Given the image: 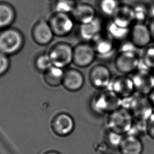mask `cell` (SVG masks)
Listing matches in <instances>:
<instances>
[{
	"instance_id": "obj_1",
	"label": "cell",
	"mask_w": 154,
	"mask_h": 154,
	"mask_svg": "<svg viewBox=\"0 0 154 154\" xmlns=\"http://www.w3.org/2000/svg\"><path fill=\"white\" fill-rule=\"evenodd\" d=\"M122 107L129 111L134 118L143 120H147L154 111L147 96L136 92L131 97L122 99Z\"/></svg>"
},
{
	"instance_id": "obj_2",
	"label": "cell",
	"mask_w": 154,
	"mask_h": 154,
	"mask_svg": "<svg viewBox=\"0 0 154 154\" xmlns=\"http://www.w3.org/2000/svg\"><path fill=\"white\" fill-rule=\"evenodd\" d=\"M122 99L109 89L100 90L95 95L91 101V107L98 115L109 114L122 107Z\"/></svg>"
},
{
	"instance_id": "obj_3",
	"label": "cell",
	"mask_w": 154,
	"mask_h": 154,
	"mask_svg": "<svg viewBox=\"0 0 154 154\" xmlns=\"http://www.w3.org/2000/svg\"><path fill=\"white\" fill-rule=\"evenodd\" d=\"M134 120L131 113L121 107L108 114L107 125L110 131L126 135L131 129Z\"/></svg>"
},
{
	"instance_id": "obj_4",
	"label": "cell",
	"mask_w": 154,
	"mask_h": 154,
	"mask_svg": "<svg viewBox=\"0 0 154 154\" xmlns=\"http://www.w3.org/2000/svg\"><path fill=\"white\" fill-rule=\"evenodd\" d=\"M52 65L62 69L73 63V48L67 43L60 42L52 47L48 53Z\"/></svg>"
},
{
	"instance_id": "obj_5",
	"label": "cell",
	"mask_w": 154,
	"mask_h": 154,
	"mask_svg": "<svg viewBox=\"0 0 154 154\" xmlns=\"http://www.w3.org/2000/svg\"><path fill=\"white\" fill-rule=\"evenodd\" d=\"M140 63V58L135 50H120L115 62L117 70L125 75L135 72Z\"/></svg>"
},
{
	"instance_id": "obj_6",
	"label": "cell",
	"mask_w": 154,
	"mask_h": 154,
	"mask_svg": "<svg viewBox=\"0 0 154 154\" xmlns=\"http://www.w3.org/2000/svg\"><path fill=\"white\" fill-rule=\"evenodd\" d=\"M54 36L63 37L68 36L74 27V20L69 14L54 13L48 21Z\"/></svg>"
},
{
	"instance_id": "obj_7",
	"label": "cell",
	"mask_w": 154,
	"mask_h": 154,
	"mask_svg": "<svg viewBox=\"0 0 154 154\" xmlns=\"http://www.w3.org/2000/svg\"><path fill=\"white\" fill-rule=\"evenodd\" d=\"M51 127L55 135L65 137L73 133L75 129V120L68 113H58L52 119Z\"/></svg>"
},
{
	"instance_id": "obj_8",
	"label": "cell",
	"mask_w": 154,
	"mask_h": 154,
	"mask_svg": "<svg viewBox=\"0 0 154 154\" xmlns=\"http://www.w3.org/2000/svg\"><path fill=\"white\" fill-rule=\"evenodd\" d=\"M136 92L147 96L154 88V74L148 69H138L131 78Z\"/></svg>"
},
{
	"instance_id": "obj_9",
	"label": "cell",
	"mask_w": 154,
	"mask_h": 154,
	"mask_svg": "<svg viewBox=\"0 0 154 154\" xmlns=\"http://www.w3.org/2000/svg\"><path fill=\"white\" fill-rule=\"evenodd\" d=\"M89 80L93 87L102 90L109 87L112 81V75L110 70L105 66L96 65L90 71Z\"/></svg>"
},
{
	"instance_id": "obj_10",
	"label": "cell",
	"mask_w": 154,
	"mask_h": 154,
	"mask_svg": "<svg viewBox=\"0 0 154 154\" xmlns=\"http://www.w3.org/2000/svg\"><path fill=\"white\" fill-rule=\"evenodd\" d=\"M96 53L93 46L88 43H82L73 48V61L76 66L88 67L93 63Z\"/></svg>"
},
{
	"instance_id": "obj_11",
	"label": "cell",
	"mask_w": 154,
	"mask_h": 154,
	"mask_svg": "<svg viewBox=\"0 0 154 154\" xmlns=\"http://www.w3.org/2000/svg\"><path fill=\"white\" fill-rule=\"evenodd\" d=\"M23 38L19 32L8 30L0 36V51L11 54L19 51L23 46Z\"/></svg>"
},
{
	"instance_id": "obj_12",
	"label": "cell",
	"mask_w": 154,
	"mask_h": 154,
	"mask_svg": "<svg viewBox=\"0 0 154 154\" xmlns=\"http://www.w3.org/2000/svg\"><path fill=\"white\" fill-rule=\"evenodd\" d=\"M108 88L122 99L129 97L135 92L131 78L125 75L112 80Z\"/></svg>"
},
{
	"instance_id": "obj_13",
	"label": "cell",
	"mask_w": 154,
	"mask_h": 154,
	"mask_svg": "<svg viewBox=\"0 0 154 154\" xmlns=\"http://www.w3.org/2000/svg\"><path fill=\"white\" fill-rule=\"evenodd\" d=\"M131 42L136 48H144L152 40L150 30L144 23H136L130 31Z\"/></svg>"
},
{
	"instance_id": "obj_14",
	"label": "cell",
	"mask_w": 154,
	"mask_h": 154,
	"mask_svg": "<svg viewBox=\"0 0 154 154\" xmlns=\"http://www.w3.org/2000/svg\"><path fill=\"white\" fill-rule=\"evenodd\" d=\"M32 38L36 43L46 46L50 43L54 34L48 21L40 20L34 25L32 32Z\"/></svg>"
},
{
	"instance_id": "obj_15",
	"label": "cell",
	"mask_w": 154,
	"mask_h": 154,
	"mask_svg": "<svg viewBox=\"0 0 154 154\" xmlns=\"http://www.w3.org/2000/svg\"><path fill=\"white\" fill-rule=\"evenodd\" d=\"M85 79L81 72L74 68L65 71L62 85L65 89L70 92H77L83 87Z\"/></svg>"
},
{
	"instance_id": "obj_16",
	"label": "cell",
	"mask_w": 154,
	"mask_h": 154,
	"mask_svg": "<svg viewBox=\"0 0 154 154\" xmlns=\"http://www.w3.org/2000/svg\"><path fill=\"white\" fill-rule=\"evenodd\" d=\"M71 14L74 20L80 24L89 23L97 17L95 8L87 3L76 4Z\"/></svg>"
},
{
	"instance_id": "obj_17",
	"label": "cell",
	"mask_w": 154,
	"mask_h": 154,
	"mask_svg": "<svg viewBox=\"0 0 154 154\" xmlns=\"http://www.w3.org/2000/svg\"><path fill=\"white\" fill-rule=\"evenodd\" d=\"M112 18V22L117 25L129 28L135 21L133 8L127 5H120Z\"/></svg>"
},
{
	"instance_id": "obj_18",
	"label": "cell",
	"mask_w": 154,
	"mask_h": 154,
	"mask_svg": "<svg viewBox=\"0 0 154 154\" xmlns=\"http://www.w3.org/2000/svg\"><path fill=\"white\" fill-rule=\"evenodd\" d=\"M79 36L86 41H93L101 34L103 24L100 19L96 17L89 23L80 24Z\"/></svg>"
},
{
	"instance_id": "obj_19",
	"label": "cell",
	"mask_w": 154,
	"mask_h": 154,
	"mask_svg": "<svg viewBox=\"0 0 154 154\" xmlns=\"http://www.w3.org/2000/svg\"><path fill=\"white\" fill-rule=\"evenodd\" d=\"M143 149L140 138L131 135L124 136L119 149L121 154H142Z\"/></svg>"
},
{
	"instance_id": "obj_20",
	"label": "cell",
	"mask_w": 154,
	"mask_h": 154,
	"mask_svg": "<svg viewBox=\"0 0 154 154\" xmlns=\"http://www.w3.org/2000/svg\"><path fill=\"white\" fill-rule=\"evenodd\" d=\"M93 46L96 54L103 57L110 56L115 48L114 40L107 34L98 36L93 41Z\"/></svg>"
},
{
	"instance_id": "obj_21",
	"label": "cell",
	"mask_w": 154,
	"mask_h": 154,
	"mask_svg": "<svg viewBox=\"0 0 154 154\" xmlns=\"http://www.w3.org/2000/svg\"><path fill=\"white\" fill-rule=\"evenodd\" d=\"M65 71L58 67L52 66L44 72V80L47 85L57 87L62 85Z\"/></svg>"
},
{
	"instance_id": "obj_22",
	"label": "cell",
	"mask_w": 154,
	"mask_h": 154,
	"mask_svg": "<svg viewBox=\"0 0 154 154\" xmlns=\"http://www.w3.org/2000/svg\"><path fill=\"white\" fill-rule=\"evenodd\" d=\"M130 31L131 30L129 28L120 27L112 21L108 23L107 27V34L114 40L124 39L127 36H129Z\"/></svg>"
},
{
	"instance_id": "obj_23",
	"label": "cell",
	"mask_w": 154,
	"mask_h": 154,
	"mask_svg": "<svg viewBox=\"0 0 154 154\" xmlns=\"http://www.w3.org/2000/svg\"><path fill=\"white\" fill-rule=\"evenodd\" d=\"M76 4L75 0H56L54 4L55 12L71 14Z\"/></svg>"
},
{
	"instance_id": "obj_24",
	"label": "cell",
	"mask_w": 154,
	"mask_h": 154,
	"mask_svg": "<svg viewBox=\"0 0 154 154\" xmlns=\"http://www.w3.org/2000/svg\"><path fill=\"white\" fill-rule=\"evenodd\" d=\"M120 5L119 0H100L99 8L106 16L112 17Z\"/></svg>"
},
{
	"instance_id": "obj_25",
	"label": "cell",
	"mask_w": 154,
	"mask_h": 154,
	"mask_svg": "<svg viewBox=\"0 0 154 154\" xmlns=\"http://www.w3.org/2000/svg\"><path fill=\"white\" fill-rule=\"evenodd\" d=\"M127 135L135 136L140 138L147 135V120L134 119L131 129Z\"/></svg>"
},
{
	"instance_id": "obj_26",
	"label": "cell",
	"mask_w": 154,
	"mask_h": 154,
	"mask_svg": "<svg viewBox=\"0 0 154 154\" xmlns=\"http://www.w3.org/2000/svg\"><path fill=\"white\" fill-rule=\"evenodd\" d=\"M12 9L6 5H0V27L8 25L14 19Z\"/></svg>"
},
{
	"instance_id": "obj_27",
	"label": "cell",
	"mask_w": 154,
	"mask_h": 154,
	"mask_svg": "<svg viewBox=\"0 0 154 154\" xmlns=\"http://www.w3.org/2000/svg\"><path fill=\"white\" fill-rule=\"evenodd\" d=\"M35 66L38 71L43 73L53 66L48 53L38 56L35 61Z\"/></svg>"
},
{
	"instance_id": "obj_28",
	"label": "cell",
	"mask_w": 154,
	"mask_h": 154,
	"mask_svg": "<svg viewBox=\"0 0 154 154\" xmlns=\"http://www.w3.org/2000/svg\"><path fill=\"white\" fill-rule=\"evenodd\" d=\"M124 136L108 130L106 135V140L110 147L119 149Z\"/></svg>"
},
{
	"instance_id": "obj_29",
	"label": "cell",
	"mask_w": 154,
	"mask_h": 154,
	"mask_svg": "<svg viewBox=\"0 0 154 154\" xmlns=\"http://www.w3.org/2000/svg\"><path fill=\"white\" fill-rule=\"evenodd\" d=\"M142 62L145 69L154 70V46L148 47L145 51Z\"/></svg>"
},
{
	"instance_id": "obj_30",
	"label": "cell",
	"mask_w": 154,
	"mask_h": 154,
	"mask_svg": "<svg viewBox=\"0 0 154 154\" xmlns=\"http://www.w3.org/2000/svg\"><path fill=\"white\" fill-rule=\"evenodd\" d=\"M135 21L137 23H143L149 15L148 8L142 4H138L133 8Z\"/></svg>"
},
{
	"instance_id": "obj_31",
	"label": "cell",
	"mask_w": 154,
	"mask_h": 154,
	"mask_svg": "<svg viewBox=\"0 0 154 154\" xmlns=\"http://www.w3.org/2000/svg\"><path fill=\"white\" fill-rule=\"evenodd\" d=\"M147 135L154 140V111L147 120Z\"/></svg>"
},
{
	"instance_id": "obj_32",
	"label": "cell",
	"mask_w": 154,
	"mask_h": 154,
	"mask_svg": "<svg viewBox=\"0 0 154 154\" xmlns=\"http://www.w3.org/2000/svg\"><path fill=\"white\" fill-rule=\"evenodd\" d=\"M8 67V59L4 54L0 53V75L7 70Z\"/></svg>"
},
{
	"instance_id": "obj_33",
	"label": "cell",
	"mask_w": 154,
	"mask_h": 154,
	"mask_svg": "<svg viewBox=\"0 0 154 154\" xmlns=\"http://www.w3.org/2000/svg\"><path fill=\"white\" fill-rule=\"evenodd\" d=\"M148 27L150 30L152 40L154 41V18H152V20L150 21L149 25H148Z\"/></svg>"
},
{
	"instance_id": "obj_34",
	"label": "cell",
	"mask_w": 154,
	"mask_h": 154,
	"mask_svg": "<svg viewBox=\"0 0 154 154\" xmlns=\"http://www.w3.org/2000/svg\"><path fill=\"white\" fill-rule=\"evenodd\" d=\"M147 96L150 103L152 104L153 107H154V88Z\"/></svg>"
},
{
	"instance_id": "obj_35",
	"label": "cell",
	"mask_w": 154,
	"mask_h": 154,
	"mask_svg": "<svg viewBox=\"0 0 154 154\" xmlns=\"http://www.w3.org/2000/svg\"><path fill=\"white\" fill-rule=\"evenodd\" d=\"M44 154H61L60 152H57L56 150H50L48 152H46Z\"/></svg>"
},
{
	"instance_id": "obj_36",
	"label": "cell",
	"mask_w": 154,
	"mask_h": 154,
	"mask_svg": "<svg viewBox=\"0 0 154 154\" xmlns=\"http://www.w3.org/2000/svg\"><path fill=\"white\" fill-rule=\"evenodd\" d=\"M45 2H47L46 3H50V4H54L55 2L56 1V0H44Z\"/></svg>"
}]
</instances>
